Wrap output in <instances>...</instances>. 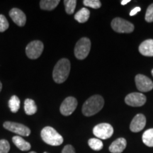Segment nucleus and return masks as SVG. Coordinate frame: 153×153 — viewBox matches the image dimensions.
I'll list each match as a JSON object with an SVG mask.
<instances>
[{
    "label": "nucleus",
    "mask_w": 153,
    "mask_h": 153,
    "mask_svg": "<svg viewBox=\"0 0 153 153\" xmlns=\"http://www.w3.org/2000/svg\"><path fill=\"white\" fill-rule=\"evenodd\" d=\"M104 105V100L100 95H94L85 101L82 106V114L91 116L100 111Z\"/></svg>",
    "instance_id": "f257e3e1"
},
{
    "label": "nucleus",
    "mask_w": 153,
    "mask_h": 153,
    "mask_svg": "<svg viewBox=\"0 0 153 153\" xmlns=\"http://www.w3.org/2000/svg\"><path fill=\"white\" fill-rule=\"evenodd\" d=\"M70 72V62L66 58L61 59L55 65L53 72V77L57 84H62L68 79Z\"/></svg>",
    "instance_id": "f03ea898"
},
{
    "label": "nucleus",
    "mask_w": 153,
    "mask_h": 153,
    "mask_svg": "<svg viewBox=\"0 0 153 153\" xmlns=\"http://www.w3.org/2000/svg\"><path fill=\"white\" fill-rule=\"evenodd\" d=\"M41 136L46 144L52 146H59L64 141L62 135L51 126H46L42 129Z\"/></svg>",
    "instance_id": "7ed1b4c3"
},
{
    "label": "nucleus",
    "mask_w": 153,
    "mask_h": 153,
    "mask_svg": "<svg viewBox=\"0 0 153 153\" xmlns=\"http://www.w3.org/2000/svg\"><path fill=\"white\" fill-rule=\"evenodd\" d=\"M90 49V40L87 38H82L76 44L74 48V55L78 60H84L88 56Z\"/></svg>",
    "instance_id": "20e7f679"
},
{
    "label": "nucleus",
    "mask_w": 153,
    "mask_h": 153,
    "mask_svg": "<svg viewBox=\"0 0 153 153\" xmlns=\"http://www.w3.org/2000/svg\"><path fill=\"white\" fill-rule=\"evenodd\" d=\"M111 27L114 30L120 33H130L134 30L133 24L121 18L114 19L111 22Z\"/></svg>",
    "instance_id": "39448f33"
},
{
    "label": "nucleus",
    "mask_w": 153,
    "mask_h": 153,
    "mask_svg": "<svg viewBox=\"0 0 153 153\" xmlns=\"http://www.w3.org/2000/svg\"><path fill=\"white\" fill-rule=\"evenodd\" d=\"M93 133L97 138L106 140L110 138L114 134V128L109 123H100L94 128Z\"/></svg>",
    "instance_id": "423d86ee"
},
{
    "label": "nucleus",
    "mask_w": 153,
    "mask_h": 153,
    "mask_svg": "<svg viewBox=\"0 0 153 153\" xmlns=\"http://www.w3.org/2000/svg\"><path fill=\"white\" fill-rule=\"evenodd\" d=\"M43 43L40 41H33L28 44L26 48V53L28 58L36 60L41 56L43 51Z\"/></svg>",
    "instance_id": "0eeeda50"
},
{
    "label": "nucleus",
    "mask_w": 153,
    "mask_h": 153,
    "mask_svg": "<svg viewBox=\"0 0 153 153\" xmlns=\"http://www.w3.org/2000/svg\"><path fill=\"white\" fill-rule=\"evenodd\" d=\"M4 128L12 133H16L21 136H29L30 130L27 126L22 123H15V122L6 121L3 124Z\"/></svg>",
    "instance_id": "6e6552de"
},
{
    "label": "nucleus",
    "mask_w": 153,
    "mask_h": 153,
    "mask_svg": "<svg viewBox=\"0 0 153 153\" xmlns=\"http://www.w3.org/2000/svg\"><path fill=\"white\" fill-rule=\"evenodd\" d=\"M76 106H77V101L74 97H67L60 105V111L63 116H68L75 111Z\"/></svg>",
    "instance_id": "1a4fd4ad"
},
{
    "label": "nucleus",
    "mask_w": 153,
    "mask_h": 153,
    "mask_svg": "<svg viewBox=\"0 0 153 153\" xmlns=\"http://www.w3.org/2000/svg\"><path fill=\"white\" fill-rule=\"evenodd\" d=\"M135 80L137 89L141 92H148L153 89V82L148 76L137 74L135 76Z\"/></svg>",
    "instance_id": "9d476101"
},
{
    "label": "nucleus",
    "mask_w": 153,
    "mask_h": 153,
    "mask_svg": "<svg viewBox=\"0 0 153 153\" xmlns=\"http://www.w3.org/2000/svg\"><path fill=\"white\" fill-rule=\"evenodd\" d=\"M125 102L128 106L133 107L142 106L146 102V97L142 93L133 92L126 96Z\"/></svg>",
    "instance_id": "9b49d317"
},
{
    "label": "nucleus",
    "mask_w": 153,
    "mask_h": 153,
    "mask_svg": "<svg viewBox=\"0 0 153 153\" xmlns=\"http://www.w3.org/2000/svg\"><path fill=\"white\" fill-rule=\"evenodd\" d=\"M146 125V118L143 114H137L132 120L130 129L133 133H137L141 131Z\"/></svg>",
    "instance_id": "f8f14e48"
},
{
    "label": "nucleus",
    "mask_w": 153,
    "mask_h": 153,
    "mask_svg": "<svg viewBox=\"0 0 153 153\" xmlns=\"http://www.w3.org/2000/svg\"><path fill=\"white\" fill-rule=\"evenodd\" d=\"M9 16L15 24L19 26H24L26 22V16L22 10L17 8H13L9 11Z\"/></svg>",
    "instance_id": "ddd939ff"
},
{
    "label": "nucleus",
    "mask_w": 153,
    "mask_h": 153,
    "mask_svg": "<svg viewBox=\"0 0 153 153\" xmlns=\"http://www.w3.org/2000/svg\"><path fill=\"white\" fill-rule=\"evenodd\" d=\"M127 142L123 137L116 139L109 147V151L111 153H121L126 148Z\"/></svg>",
    "instance_id": "4468645a"
},
{
    "label": "nucleus",
    "mask_w": 153,
    "mask_h": 153,
    "mask_svg": "<svg viewBox=\"0 0 153 153\" xmlns=\"http://www.w3.org/2000/svg\"><path fill=\"white\" fill-rule=\"evenodd\" d=\"M139 52L144 56H153V39L143 41L139 46Z\"/></svg>",
    "instance_id": "2eb2a0df"
},
{
    "label": "nucleus",
    "mask_w": 153,
    "mask_h": 153,
    "mask_svg": "<svg viewBox=\"0 0 153 153\" xmlns=\"http://www.w3.org/2000/svg\"><path fill=\"white\" fill-rule=\"evenodd\" d=\"M12 141L14 144L22 151H28L29 150L31 146L28 142H26L24 139L21 136H14L12 137Z\"/></svg>",
    "instance_id": "dca6fc26"
},
{
    "label": "nucleus",
    "mask_w": 153,
    "mask_h": 153,
    "mask_svg": "<svg viewBox=\"0 0 153 153\" xmlns=\"http://www.w3.org/2000/svg\"><path fill=\"white\" fill-rule=\"evenodd\" d=\"M24 111L28 116L35 114L37 112V106L33 99H26L24 101Z\"/></svg>",
    "instance_id": "f3484780"
},
{
    "label": "nucleus",
    "mask_w": 153,
    "mask_h": 153,
    "mask_svg": "<svg viewBox=\"0 0 153 153\" xmlns=\"http://www.w3.org/2000/svg\"><path fill=\"white\" fill-rule=\"evenodd\" d=\"M89 16H90V11H89V9L86 8H82L74 15V19L77 21L79 23L83 24V23L87 22Z\"/></svg>",
    "instance_id": "a211bd4d"
},
{
    "label": "nucleus",
    "mask_w": 153,
    "mask_h": 153,
    "mask_svg": "<svg viewBox=\"0 0 153 153\" xmlns=\"http://www.w3.org/2000/svg\"><path fill=\"white\" fill-rule=\"evenodd\" d=\"M59 3V0H41L40 1V7L43 10L51 11L56 8Z\"/></svg>",
    "instance_id": "6ab92c4d"
},
{
    "label": "nucleus",
    "mask_w": 153,
    "mask_h": 153,
    "mask_svg": "<svg viewBox=\"0 0 153 153\" xmlns=\"http://www.w3.org/2000/svg\"><path fill=\"white\" fill-rule=\"evenodd\" d=\"M9 107L12 113H17L20 108V99L17 96L13 95L9 101Z\"/></svg>",
    "instance_id": "aec40b11"
},
{
    "label": "nucleus",
    "mask_w": 153,
    "mask_h": 153,
    "mask_svg": "<svg viewBox=\"0 0 153 153\" xmlns=\"http://www.w3.org/2000/svg\"><path fill=\"white\" fill-rule=\"evenodd\" d=\"M143 142L148 147H153V128L145 131L143 135Z\"/></svg>",
    "instance_id": "412c9836"
},
{
    "label": "nucleus",
    "mask_w": 153,
    "mask_h": 153,
    "mask_svg": "<svg viewBox=\"0 0 153 153\" xmlns=\"http://www.w3.org/2000/svg\"><path fill=\"white\" fill-rule=\"evenodd\" d=\"M88 144L90 148L94 151H100L104 148V144H103L102 141L99 138L89 139L88 141Z\"/></svg>",
    "instance_id": "4be33fe9"
},
{
    "label": "nucleus",
    "mask_w": 153,
    "mask_h": 153,
    "mask_svg": "<svg viewBox=\"0 0 153 153\" xmlns=\"http://www.w3.org/2000/svg\"><path fill=\"white\" fill-rule=\"evenodd\" d=\"M64 4L65 7L66 12L68 14H73L76 4V0H65Z\"/></svg>",
    "instance_id": "5701e85b"
},
{
    "label": "nucleus",
    "mask_w": 153,
    "mask_h": 153,
    "mask_svg": "<svg viewBox=\"0 0 153 153\" xmlns=\"http://www.w3.org/2000/svg\"><path fill=\"white\" fill-rule=\"evenodd\" d=\"M83 4L86 7L95 9H99L101 7V3L99 0H85L83 1Z\"/></svg>",
    "instance_id": "b1692460"
},
{
    "label": "nucleus",
    "mask_w": 153,
    "mask_h": 153,
    "mask_svg": "<svg viewBox=\"0 0 153 153\" xmlns=\"http://www.w3.org/2000/svg\"><path fill=\"white\" fill-rule=\"evenodd\" d=\"M10 150V144L7 140H0V153H8Z\"/></svg>",
    "instance_id": "393cba45"
},
{
    "label": "nucleus",
    "mask_w": 153,
    "mask_h": 153,
    "mask_svg": "<svg viewBox=\"0 0 153 153\" xmlns=\"http://www.w3.org/2000/svg\"><path fill=\"white\" fill-rule=\"evenodd\" d=\"M9 22L6 17L2 14H0V32H4L9 28Z\"/></svg>",
    "instance_id": "a878e982"
},
{
    "label": "nucleus",
    "mask_w": 153,
    "mask_h": 153,
    "mask_svg": "<svg viewBox=\"0 0 153 153\" xmlns=\"http://www.w3.org/2000/svg\"><path fill=\"white\" fill-rule=\"evenodd\" d=\"M145 21L149 23L153 22V4L149 6L147 9L145 14Z\"/></svg>",
    "instance_id": "bb28decb"
},
{
    "label": "nucleus",
    "mask_w": 153,
    "mask_h": 153,
    "mask_svg": "<svg viewBox=\"0 0 153 153\" xmlns=\"http://www.w3.org/2000/svg\"><path fill=\"white\" fill-rule=\"evenodd\" d=\"M61 153H75V150L73 146L71 145H67L62 149Z\"/></svg>",
    "instance_id": "cd10ccee"
},
{
    "label": "nucleus",
    "mask_w": 153,
    "mask_h": 153,
    "mask_svg": "<svg viewBox=\"0 0 153 153\" xmlns=\"http://www.w3.org/2000/svg\"><path fill=\"white\" fill-rule=\"evenodd\" d=\"M140 10H141V9L139 7H135V8H134L133 10H132L131 12H130V16H134V15L137 14V13L139 12V11H140Z\"/></svg>",
    "instance_id": "c85d7f7f"
},
{
    "label": "nucleus",
    "mask_w": 153,
    "mask_h": 153,
    "mask_svg": "<svg viewBox=\"0 0 153 153\" xmlns=\"http://www.w3.org/2000/svg\"><path fill=\"white\" fill-rule=\"evenodd\" d=\"M130 0H123V1H121V4L122 5H125V4H127L128 3L130 2Z\"/></svg>",
    "instance_id": "c756f323"
},
{
    "label": "nucleus",
    "mask_w": 153,
    "mask_h": 153,
    "mask_svg": "<svg viewBox=\"0 0 153 153\" xmlns=\"http://www.w3.org/2000/svg\"><path fill=\"white\" fill-rule=\"evenodd\" d=\"M1 89H2V85H1V82H0V91H1Z\"/></svg>",
    "instance_id": "7c9ffc66"
},
{
    "label": "nucleus",
    "mask_w": 153,
    "mask_h": 153,
    "mask_svg": "<svg viewBox=\"0 0 153 153\" xmlns=\"http://www.w3.org/2000/svg\"><path fill=\"white\" fill-rule=\"evenodd\" d=\"M28 153H37V152H28Z\"/></svg>",
    "instance_id": "2f4dec72"
},
{
    "label": "nucleus",
    "mask_w": 153,
    "mask_h": 153,
    "mask_svg": "<svg viewBox=\"0 0 153 153\" xmlns=\"http://www.w3.org/2000/svg\"><path fill=\"white\" fill-rule=\"evenodd\" d=\"M152 76H153V69L152 70Z\"/></svg>",
    "instance_id": "473e14b6"
},
{
    "label": "nucleus",
    "mask_w": 153,
    "mask_h": 153,
    "mask_svg": "<svg viewBox=\"0 0 153 153\" xmlns=\"http://www.w3.org/2000/svg\"><path fill=\"white\" fill-rule=\"evenodd\" d=\"M43 153H48V152H43Z\"/></svg>",
    "instance_id": "72a5a7b5"
}]
</instances>
